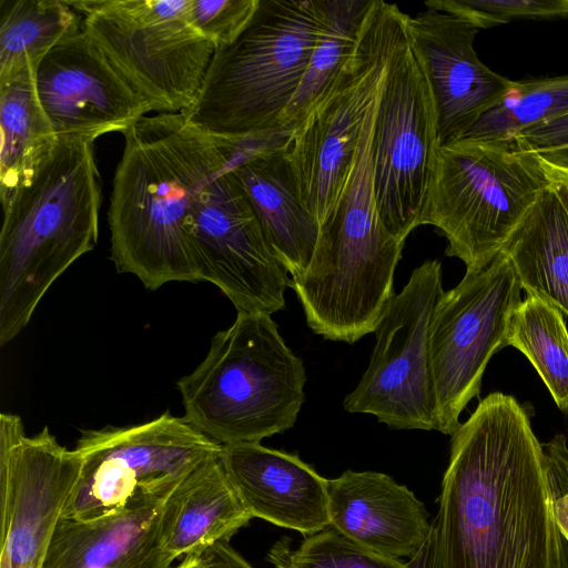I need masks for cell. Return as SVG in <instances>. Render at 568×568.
I'll list each match as a JSON object with an SVG mask.
<instances>
[{
	"mask_svg": "<svg viewBox=\"0 0 568 568\" xmlns=\"http://www.w3.org/2000/svg\"><path fill=\"white\" fill-rule=\"evenodd\" d=\"M433 521L442 568H558L542 447L514 397L489 394L452 435Z\"/></svg>",
	"mask_w": 568,
	"mask_h": 568,
	"instance_id": "obj_1",
	"label": "cell"
},
{
	"mask_svg": "<svg viewBox=\"0 0 568 568\" xmlns=\"http://www.w3.org/2000/svg\"><path fill=\"white\" fill-rule=\"evenodd\" d=\"M122 134L108 212L111 261L151 291L200 282L190 243L194 210L202 189L230 163L233 139L182 113L144 115Z\"/></svg>",
	"mask_w": 568,
	"mask_h": 568,
	"instance_id": "obj_2",
	"label": "cell"
},
{
	"mask_svg": "<svg viewBox=\"0 0 568 568\" xmlns=\"http://www.w3.org/2000/svg\"><path fill=\"white\" fill-rule=\"evenodd\" d=\"M0 345L17 337L38 304L99 236L102 183L94 140L51 139L0 195Z\"/></svg>",
	"mask_w": 568,
	"mask_h": 568,
	"instance_id": "obj_3",
	"label": "cell"
},
{
	"mask_svg": "<svg viewBox=\"0 0 568 568\" xmlns=\"http://www.w3.org/2000/svg\"><path fill=\"white\" fill-rule=\"evenodd\" d=\"M371 109L341 199L320 226L306 268L290 278L308 327L326 339L353 344L374 333L392 297L404 243L382 223L373 184Z\"/></svg>",
	"mask_w": 568,
	"mask_h": 568,
	"instance_id": "obj_4",
	"label": "cell"
},
{
	"mask_svg": "<svg viewBox=\"0 0 568 568\" xmlns=\"http://www.w3.org/2000/svg\"><path fill=\"white\" fill-rule=\"evenodd\" d=\"M306 371L268 314L237 313L205 358L176 382L184 417L221 445L261 443L292 428Z\"/></svg>",
	"mask_w": 568,
	"mask_h": 568,
	"instance_id": "obj_5",
	"label": "cell"
},
{
	"mask_svg": "<svg viewBox=\"0 0 568 568\" xmlns=\"http://www.w3.org/2000/svg\"><path fill=\"white\" fill-rule=\"evenodd\" d=\"M321 22V0H260L236 40L215 50L195 103L182 114L229 139L282 126Z\"/></svg>",
	"mask_w": 568,
	"mask_h": 568,
	"instance_id": "obj_6",
	"label": "cell"
},
{
	"mask_svg": "<svg viewBox=\"0 0 568 568\" xmlns=\"http://www.w3.org/2000/svg\"><path fill=\"white\" fill-rule=\"evenodd\" d=\"M549 186L540 156L517 136L462 138L437 150L420 225L446 237L466 272L489 265Z\"/></svg>",
	"mask_w": 568,
	"mask_h": 568,
	"instance_id": "obj_7",
	"label": "cell"
},
{
	"mask_svg": "<svg viewBox=\"0 0 568 568\" xmlns=\"http://www.w3.org/2000/svg\"><path fill=\"white\" fill-rule=\"evenodd\" d=\"M407 16L395 3L373 0L352 57L287 140L285 152L300 197L320 226L345 189L366 116Z\"/></svg>",
	"mask_w": 568,
	"mask_h": 568,
	"instance_id": "obj_8",
	"label": "cell"
},
{
	"mask_svg": "<svg viewBox=\"0 0 568 568\" xmlns=\"http://www.w3.org/2000/svg\"><path fill=\"white\" fill-rule=\"evenodd\" d=\"M110 63L160 113L196 101L216 47L191 23L190 0H67Z\"/></svg>",
	"mask_w": 568,
	"mask_h": 568,
	"instance_id": "obj_9",
	"label": "cell"
},
{
	"mask_svg": "<svg viewBox=\"0 0 568 568\" xmlns=\"http://www.w3.org/2000/svg\"><path fill=\"white\" fill-rule=\"evenodd\" d=\"M74 449L82 468L62 518L91 520L141 499H166L222 445L166 410L139 425L83 429Z\"/></svg>",
	"mask_w": 568,
	"mask_h": 568,
	"instance_id": "obj_10",
	"label": "cell"
},
{
	"mask_svg": "<svg viewBox=\"0 0 568 568\" xmlns=\"http://www.w3.org/2000/svg\"><path fill=\"white\" fill-rule=\"evenodd\" d=\"M440 145L432 89L409 47L405 23L386 64L372 142L377 212L400 243L420 225Z\"/></svg>",
	"mask_w": 568,
	"mask_h": 568,
	"instance_id": "obj_11",
	"label": "cell"
},
{
	"mask_svg": "<svg viewBox=\"0 0 568 568\" xmlns=\"http://www.w3.org/2000/svg\"><path fill=\"white\" fill-rule=\"evenodd\" d=\"M443 292L439 261H425L413 271L374 331L368 367L344 398L346 412L371 414L395 429L436 430L429 328Z\"/></svg>",
	"mask_w": 568,
	"mask_h": 568,
	"instance_id": "obj_12",
	"label": "cell"
},
{
	"mask_svg": "<svg viewBox=\"0 0 568 568\" xmlns=\"http://www.w3.org/2000/svg\"><path fill=\"white\" fill-rule=\"evenodd\" d=\"M521 285L501 251L485 268L466 272L444 291L429 328L430 366L437 407L436 430L453 435L459 415L478 396L490 357L506 346Z\"/></svg>",
	"mask_w": 568,
	"mask_h": 568,
	"instance_id": "obj_13",
	"label": "cell"
},
{
	"mask_svg": "<svg viewBox=\"0 0 568 568\" xmlns=\"http://www.w3.org/2000/svg\"><path fill=\"white\" fill-rule=\"evenodd\" d=\"M190 243L199 281L217 286L237 313L285 308L288 272L274 256L230 163L202 189Z\"/></svg>",
	"mask_w": 568,
	"mask_h": 568,
	"instance_id": "obj_14",
	"label": "cell"
},
{
	"mask_svg": "<svg viewBox=\"0 0 568 568\" xmlns=\"http://www.w3.org/2000/svg\"><path fill=\"white\" fill-rule=\"evenodd\" d=\"M81 468L48 426L28 436L19 415L0 414V568L42 567Z\"/></svg>",
	"mask_w": 568,
	"mask_h": 568,
	"instance_id": "obj_15",
	"label": "cell"
},
{
	"mask_svg": "<svg viewBox=\"0 0 568 568\" xmlns=\"http://www.w3.org/2000/svg\"><path fill=\"white\" fill-rule=\"evenodd\" d=\"M36 84L55 136L95 140L105 133H122L155 111L83 29L47 53L36 69Z\"/></svg>",
	"mask_w": 568,
	"mask_h": 568,
	"instance_id": "obj_16",
	"label": "cell"
},
{
	"mask_svg": "<svg viewBox=\"0 0 568 568\" xmlns=\"http://www.w3.org/2000/svg\"><path fill=\"white\" fill-rule=\"evenodd\" d=\"M478 32L466 20L434 9L406 19L407 41L434 97L442 145L462 139L514 81L480 61L474 48Z\"/></svg>",
	"mask_w": 568,
	"mask_h": 568,
	"instance_id": "obj_17",
	"label": "cell"
},
{
	"mask_svg": "<svg viewBox=\"0 0 568 568\" xmlns=\"http://www.w3.org/2000/svg\"><path fill=\"white\" fill-rule=\"evenodd\" d=\"M285 128L234 140L230 169L242 185L274 256L291 276L313 255L320 225L304 206L286 144Z\"/></svg>",
	"mask_w": 568,
	"mask_h": 568,
	"instance_id": "obj_18",
	"label": "cell"
},
{
	"mask_svg": "<svg viewBox=\"0 0 568 568\" xmlns=\"http://www.w3.org/2000/svg\"><path fill=\"white\" fill-rule=\"evenodd\" d=\"M220 462L252 518L304 536L329 526L328 479L298 454L237 443L222 445Z\"/></svg>",
	"mask_w": 568,
	"mask_h": 568,
	"instance_id": "obj_19",
	"label": "cell"
},
{
	"mask_svg": "<svg viewBox=\"0 0 568 568\" xmlns=\"http://www.w3.org/2000/svg\"><path fill=\"white\" fill-rule=\"evenodd\" d=\"M327 494L329 526L383 556L410 558L432 531L424 504L386 474L345 470Z\"/></svg>",
	"mask_w": 568,
	"mask_h": 568,
	"instance_id": "obj_20",
	"label": "cell"
},
{
	"mask_svg": "<svg viewBox=\"0 0 568 568\" xmlns=\"http://www.w3.org/2000/svg\"><path fill=\"white\" fill-rule=\"evenodd\" d=\"M165 499H141L110 515L59 520L41 568H171L161 540Z\"/></svg>",
	"mask_w": 568,
	"mask_h": 568,
	"instance_id": "obj_21",
	"label": "cell"
},
{
	"mask_svg": "<svg viewBox=\"0 0 568 568\" xmlns=\"http://www.w3.org/2000/svg\"><path fill=\"white\" fill-rule=\"evenodd\" d=\"M220 456L191 471L163 504L161 540L175 558L202 556L214 545L229 541L252 519L230 483Z\"/></svg>",
	"mask_w": 568,
	"mask_h": 568,
	"instance_id": "obj_22",
	"label": "cell"
},
{
	"mask_svg": "<svg viewBox=\"0 0 568 568\" xmlns=\"http://www.w3.org/2000/svg\"><path fill=\"white\" fill-rule=\"evenodd\" d=\"M503 251L528 295L568 315V215L550 186Z\"/></svg>",
	"mask_w": 568,
	"mask_h": 568,
	"instance_id": "obj_23",
	"label": "cell"
},
{
	"mask_svg": "<svg viewBox=\"0 0 568 568\" xmlns=\"http://www.w3.org/2000/svg\"><path fill=\"white\" fill-rule=\"evenodd\" d=\"M82 29L67 0H0V80L38 65Z\"/></svg>",
	"mask_w": 568,
	"mask_h": 568,
	"instance_id": "obj_24",
	"label": "cell"
},
{
	"mask_svg": "<svg viewBox=\"0 0 568 568\" xmlns=\"http://www.w3.org/2000/svg\"><path fill=\"white\" fill-rule=\"evenodd\" d=\"M373 0H321L318 38L281 125L294 128L322 99L356 49Z\"/></svg>",
	"mask_w": 568,
	"mask_h": 568,
	"instance_id": "obj_25",
	"label": "cell"
},
{
	"mask_svg": "<svg viewBox=\"0 0 568 568\" xmlns=\"http://www.w3.org/2000/svg\"><path fill=\"white\" fill-rule=\"evenodd\" d=\"M37 67L0 80V195L55 136L38 97Z\"/></svg>",
	"mask_w": 568,
	"mask_h": 568,
	"instance_id": "obj_26",
	"label": "cell"
},
{
	"mask_svg": "<svg viewBox=\"0 0 568 568\" xmlns=\"http://www.w3.org/2000/svg\"><path fill=\"white\" fill-rule=\"evenodd\" d=\"M506 344L529 359L557 406L568 412V331L562 313L545 300L527 295L513 314Z\"/></svg>",
	"mask_w": 568,
	"mask_h": 568,
	"instance_id": "obj_27",
	"label": "cell"
},
{
	"mask_svg": "<svg viewBox=\"0 0 568 568\" xmlns=\"http://www.w3.org/2000/svg\"><path fill=\"white\" fill-rule=\"evenodd\" d=\"M568 113V73L513 81L505 98L463 136L511 138Z\"/></svg>",
	"mask_w": 568,
	"mask_h": 568,
	"instance_id": "obj_28",
	"label": "cell"
},
{
	"mask_svg": "<svg viewBox=\"0 0 568 568\" xmlns=\"http://www.w3.org/2000/svg\"><path fill=\"white\" fill-rule=\"evenodd\" d=\"M275 568H405V562L377 554L328 526L306 536L297 548L283 537L267 552Z\"/></svg>",
	"mask_w": 568,
	"mask_h": 568,
	"instance_id": "obj_29",
	"label": "cell"
},
{
	"mask_svg": "<svg viewBox=\"0 0 568 568\" xmlns=\"http://www.w3.org/2000/svg\"><path fill=\"white\" fill-rule=\"evenodd\" d=\"M424 4L462 18L479 30L517 20L568 18V0H428Z\"/></svg>",
	"mask_w": 568,
	"mask_h": 568,
	"instance_id": "obj_30",
	"label": "cell"
},
{
	"mask_svg": "<svg viewBox=\"0 0 568 568\" xmlns=\"http://www.w3.org/2000/svg\"><path fill=\"white\" fill-rule=\"evenodd\" d=\"M260 0H190L195 29L216 49L233 43L254 16Z\"/></svg>",
	"mask_w": 568,
	"mask_h": 568,
	"instance_id": "obj_31",
	"label": "cell"
},
{
	"mask_svg": "<svg viewBox=\"0 0 568 568\" xmlns=\"http://www.w3.org/2000/svg\"><path fill=\"white\" fill-rule=\"evenodd\" d=\"M555 521L568 540V446L564 435L541 444Z\"/></svg>",
	"mask_w": 568,
	"mask_h": 568,
	"instance_id": "obj_32",
	"label": "cell"
},
{
	"mask_svg": "<svg viewBox=\"0 0 568 568\" xmlns=\"http://www.w3.org/2000/svg\"><path fill=\"white\" fill-rule=\"evenodd\" d=\"M515 136L545 162L568 170V113L524 129Z\"/></svg>",
	"mask_w": 568,
	"mask_h": 568,
	"instance_id": "obj_33",
	"label": "cell"
},
{
	"mask_svg": "<svg viewBox=\"0 0 568 568\" xmlns=\"http://www.w3.org/2000/svg\"><path fill=\"white\" fill-rule=\"evenodd\" d=\"M202 556L209 568H253L229 541L214 545Z\"/></svg>",
	"mask_w": 568,
	"mask_h": 568,
	"instance_id": "obj_34",
	"label": "cell"
},
{
	"mask_svg": "<svg viewBox=\"0 0 568 568\" xmlns=\"http://www.w3.org/2000/svg\"><path fill=\"white\" fill-rule=\"evenodd\" d=\"M420 549L405 562V568H442L435 523Z\"/></svg>",
	"mask_w": 568,
	"mask_h": 568,
	"instance_id": "obj_35",
	"label": "cell"
},
{
	"mask_svg": "<svg viewBox=\"0 0 568 568\" xmlns=\"http://www.w3.org/2000/svg\"><path fill=\"white\" fill-rule=\"evenodd\" d=\"M541 163L550 189L555 192L568 215V170L554 166L544 160H541Z\"/></svg>",
	"mask_w": 568,
	"mask_h": 568,
	"instance_id": "obj_36",
	"label": "cell"
},
{
	"mask_svg": "<svg viewBox=\"0 0 568 568\" xmlns=\"http://www.w3.org/2000/svg\"><path fill=\"white\" fill-rule=\"evenodd\" d=\"M558 568H568V540L560 531L558 535Z\"/></svg>",
	"mask_w": 568,
	"mask_h": 568,
	"instance_id": "obj_37",
	"label": "cell"
},
{
	"mask_svg": "<svg viewBox=\"0 0 568 568\" xmlns=\"http://www.w3.org/2000/svg\"><path fill=\"white\" fill-rule=\"evenodd\" d=\"M174 568H209L203 556H186Z\"/></svg>",
	"mask_w": 568,
	"mask_h": 568,
	"instance_id": "obj_38",
	"label": "cell"
}]
</instances>
